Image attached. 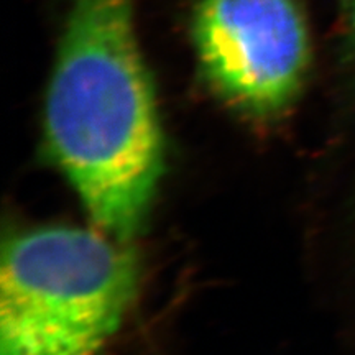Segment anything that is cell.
Returning a JSON list of instances; mask_svg holds the SVG:
<instances>
[{
    "label": "cell",
    "instance_id": "obj_4",
    "mask_svg": "<svg viewBox=\"0 0 355 355\" xmlns=\"http://www.w3.org/2000/svg\"><path fill=\"white\" fill-rule=\"evenodd\" d=\"M340 17V44L343 58L355 63V0H337Z\"/></svg>",
    "mask_w": 355,
    "mask_h": 355
},
{
    "label": "cell",
    "instance_id": "obj_3",
    "mask_svg": "<svg viewBox=\"0 0 355 355\" xmlns=\"http://www.w3.org/2000/svg\"><path fill=\"white\" fill-rule=\"evenodd\" d=\"M193 43L212 91L255 121L288 112L311 63L298 0H199Z\"/></svg>",
    "mask_w": 355,
    "mask_h": 355
},
{
    "label": "cell",
    "instance_id": "obj_2",
    "mask_svg": "<svg viewBox=\"0 0 355 355\" xmlns=\"http://www.w3.org/2000/svg\"><path fill=\"white\" fill-rule=\"evenodd\" d=\"M0 263V355H102L139 291L128 243L99 227L15 230Z\"/></svg>",
    "mask_w": 355,
    "mask_h": 355
},
{
    "label": "cell",
    "instance_id": "obj_1",
    "mask_svg": "<svg viewBox=\"0 0 355 355\" xmlns=\"http://www.w3.org/2000/svg\"><path fill=\"white\" fill-rule=\"evenodd\" d=\"M44 140L97 227L130 243L165 171L133 0H71L44 99Z\"/></svg>",
    "mask_w": 355,
    "mask_h": 355
}]
</instances>
